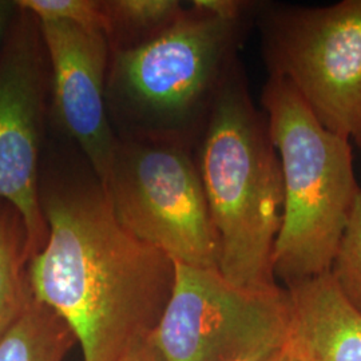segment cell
<instances>
[{"label":"cell","instance_id":"cell-3","mask_svg":"<svg viewBox=\"0 0 361 361\" xmlns=\"http://www.w3.org/2000/svg\"><path fill=\"white\" fill-rule=\"evenodd\" d=\"M255 19L226 20L190 4L158 38L110 51L106 106L116 138L195 149Z\"/></svg>","mask_w":361,"mask_h":361},{"label":"cell","instance_id":"cell-11","mask_svg":"<svg viewBox=\"0 0 361 361\" xmlns=\"http://www.w3.org/2000/svg\"><path fill=\"white\" fill-rule=\"evenodd\" d=\"M77 341L65 319L34 297L0 338V361H63Z\"/></svg>","mask_w":361,"mask_h":361},{"label":"cell","instance_id":"cell-10","mask_svg":"<svg viewBox=\"0 0 361 361\" xmlns=\"http://www.w3.org/2000/svg\"><path fill=\"white\" fill-rule=\"evenodd\" d=\"M290 323L288 347L302 361H361V312L329 273L285 288Z\"/></svg>","mask_w":361,"mask_h":361},{"label":"cell","instance_id":"cell-14","mask_svg":"<svg viewBox=\"0 0 361 361\" xmlns=\"http://www.w3.org/2000/svg\"><path fill=\"white\" fill-rule=\"evenodd\" d=\"M331 274L343 295L361 312V188L350 209Z\"/></svg>","mask_w":361,"mask_h":361},{"label":"cell","instance_id":"cell-20","mask_svg":"<svg viewBox=\"0 0 361 361\" xmlns=\"http://www.w3.org/2000/svg\"><path fill=\"white\" fill-rule=\"evenodd\" d=\"M355 143H356V146H357L359 149H361V135L355 140Z\"/></svg>","mask_w":361,"mask_h":361},{"label":"cell","instance_id":"cell-5","mask_svg":"<svg viewBox=\"0 0 361 361\" xmlns=\"http://www.w3.org/2000/svg\"><path fill=\"white\" fill-rule=\"evenodd\" d=\"M268 77L288 80L325 129L361 135V0L307 7L259 1Z\"/></svg>","mask_w":361,"mask_h":361},{"label":"cell","instance_id":"cell-13","mask_svg":"<svg viewBox=\"0 0 361 361\" xmlns=\"http://www.w3.org/2000/svg\"><path fill=\"white\" fill-rule=\"evenodd\" d=\"M180 0H104L110 51L140 47L174 26L186 11Z\"/></svg>","mask_w":361,"mask_h":361},{"label":"cell","instance_id":"cell-2","mask_svg":"<svg viewBox=\"0 0 361 361\" xmlns=\"http://www.w3.org/2000/svg\"><path fill=\"white\" fill-rule=\"evenodd\" d=\"M194 154L219 235V273L252 290L281 286L273 253L284 212L283 168L240 59L219 89Z\"/></svg>","mask_w":361,"mask_h":361},{"label":"cell","instance_id":"cell-18","mask_svg":"<svg viewBox=\"0 0 361 361\" xmlns=\"http://www.w3.org/2000/svg\"><path fill=\"white\" fill-rule=\"evenodd\" d=\"M19 11L16 1L8 0H0V50L3 47V43L10 31V27L13 25V19Z\"/></svg>","mask_w":361,"mask_h":361},{"label":"cell","instance_id":"cell-12","mask_svg":"<svg viewBox=\"0 0 361 361\" xmlns=\"http://www.w3.org/2000/svg\"><path fill=\"white\" fill-rule=\"evenodd\" d=\"M28 262L25 221L15 207L0 200V338L35 297Z\"/></svg>","mask_w":361,"mask_h":361},{"label":"cell","instance_id":"cell-8","mask_svg":"<svg viewBox=\"0 0 361 361\" xmlns=\"http://www.w3.org/2000/svg\"><path fill=\"white\" fill-rule=\"evenodd\" d=\"M49 91L50 63L39 20L19 8L0 50V200L10 202L25 221L30 261L49 237L40 205Z\"/></svg>","mask_w":361,"mask_h":361},{"label":"cell","instance_id":"cell-1","mask_svg":"<svg viewBox=\"0 0 361 361\" xmlns=\"http://www.w3.org/2000/svg\"><path fill=\"white\" fill-rule=\"evenodd\" d=\"M47 243L28 262L34 296L65 319L83 361H119L153 335L176 283V262L116 219L90 165L40 178Z\"/></svg>","mask_w":361,"mask_h":361},{"label":"cell","instance_id":"cell-15","mask_svg":"<svg viewBox=\"0 0 361 361\" xmlns=\"http://www.w3.org/2000/svg\"><path fill=\"white\" fill-rule=\"evenodd\" d=\"M16 4L38 20L67 22L106 35L104 0H16Z\"/></svg>","mask_w":361,"mask_h":361},{"label":"cell","instance_id":"cell-19","mask_svg":"<svg viewBox=\"0 0 361 361\" xmlns=\"http://www.w3.org/2000/svg\"><path fill=\"white\" fill-rule=\"evenodd\" d=\"M261 361H302L298 356H297L296 353L292 350V349L289 348L288 345L285 347L284 349H281L280 352H277V353H274L273 356L271 357H268V359H264V360Z\"/></svg>","mask_w":361,"mask_h":361},{"label":"cell","instance_id":"cell-7","mask_svg":"<svg viewBox=\"0 0 361 361\" xmlns=\"http://www.w3.org/2000/svg\"><path fill=\"white\" fill-rule=\"evenodd\" d=\"M284 286L252 290L219 271L176 262V283L152 338L168 361H261L288 345Z\"/></svg>","mask_w":361,"mask_h":361},{"label":"cell","instance_id":"cell-16","mask_svg":"<svg viewBox=\"0 0 361 361\" xmlns=\"http://www.w3.org/2000/svg\"><path fill=\"white\" fill-rule=\"evenodd\" d=\"M190 4L226 20H241L257 13L259 1L256 0H193Z\"/></svg>","mask_w":361,"mask_h":361},{"label":"cell","instance_id":"cell-9","mask_svg":"<svg viewBox=\"0 0 361 361\" xmlns=\"http://www.w3.org/2000/svg\"><path fill=\"white\" fill-rule=\"evenodd\" d=\"M39 27L50 63L54 116L104 185L118 140L106 106L107 38L67 22L39 20Z\"/></svg>","mask_w":361,"mask_h":361},{"label":"cell","instance_id":"cell-4","mask_svg":"<svg viewBox=\"0 0 361 361\" xmlns=\"http://www.w3.org/2000/svg\"><path fill=\"white\" fill-rule=\"evenodd\" d=\"M261 107L283 168L273 271L288 288L331 271L360 186L350 141L325 129L288 80L268 77Z\"/></svg>","mask_w":361,"mask_h":361},{"label":"cell","instance_id":"cell-17","mask_svg":"<svg viewBox=\"0 0 361 361\" xmlns=\"http://www.w3.org/2000/svg\"><path fill=\"white\" fill-rule=\"evenodd\" d=\"M119 361H168L155 345L152 336L135 343Z\"/></svg>","mask_w":361,"mask_h":361},{"label":"cell","instance_id":"cell-6","mask_svg":"<svg viewBox=\"0 0 361 361\" xmlns=\"http://www.w3.org/2000/svg\"><path fill=\"white\" fill-rule=\"evenodd\" d=\"M118 221L174 262L219 268V241L193 147L116 140L104 183Z\"/></svg>","mask_w":361,"mask_h":361}]
</instances>
